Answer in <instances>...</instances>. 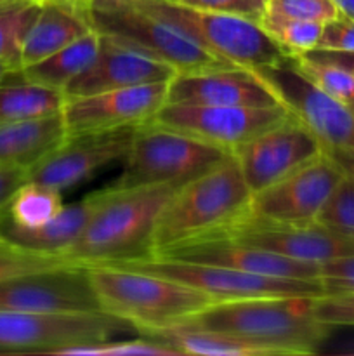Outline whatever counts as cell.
I'll list each match as a JSON object with an SVG mask.
<instances>
[{"mask_svg": "<svg viewBox=\"0 0 354 356\" xmlns=\"http://www.w3.org/2000/svg\"><path fill=\"white\" fill-rule=\"evenodd\" d=\"M316 299L266 296L214 301L184 322L250 341L274 356L312 355L332 330L316 316Z\"/></svg>", "mask_w": 354, "mask_h": 356, "instance_id": "6da1fadb", "label": "cell"}, {"mask_svg": "<svg viewBox=\"0 0 354 356\" xmlns=\"http://www.w3.org/2000/svg\"><path fill=\"white\" fill-rule=\"evenodd\" d=\"M179 188L172 184L127 190L104 186L103 202L62 259L94 266L149 257L160 212Z\"/></svg>", "mask_w": 354, "mask_h": 356, "instance_id": "7a4b0ae2", "label": "cell"}, {"mask_svg": "<svg viewBox=\"0 0 354 356\" xmlns=\"http://www.w3.org/2000/svg\"><path fill=\"white\" fill-rule=\"evenodd\" d=\"M250 191L235 155L180 186L162 209L151 256L224 232L248 214Z\"/></svg>", "mask_w": 354, "mask_h": 356, "instance_id": "3957f363", "label": "cell"}, {"mask_svg": "<svg viewBox=\"0 0 354 356\" xmlns=\"http://www.w3.org/2000/svg\"><path fill=\"white\" fill-rule=\"evenodd\" d=\"M87 268L101 309L128 322L137 334L184 322L214 302L198 289L148 271L108 264Z\"/></svg>", "mask_w": 354, "mask_h": 356, "instance_id": "277c9868", "label": "cell"}, {"mask_svg": "<svg viewBox=\"0 0 354 356\" xmlns=\"http://www.w3.org/2000/svg\"><path fill=\"white\" fill-rule=\"evenodd\" d=\"M94 31L167 63L177 73L226 66L139 0H73Z\"/></svg>", "mask_w": 354, "mask_h": 356, "instance_id": "5b68a950", "label": "cell"}, {"mask_svg": "<svg viewBox=\"0 0 354 356\" xmlns=\"http://www.w3.org/2000/svg\"><path fill=\"white\" fill-rule=\"evenodd\" d=\"M231 153L189 134L148 122L135 129L124 170L108 186L117 190L160 184L184 186Z\"/></svg>", "mask_w": 354, "mask_h": 356, "instance_id": "8992f818", "label": "cell"}, {"mask_svg": "<svg viewBox=\"0 0 354 356\" xmlns=\"http://www.w3.org/2000/svg\"><path fill=\"white\" fill-rule=\"evenodd\" d=\"M162 16L201 49L228 65L255 70L287 58L288 52L269 37L262 24L250 17L212 13L183 6L176 0H139Z\"/></svg>", "mask_w": 354, "mask_h": 356, "instance_id": "52a82bcc", "label": "cell"}, {"mask_svg": "<svg viewBox=\"0 0 354 356\" xmlns=\"http://www.w3.org/2000/svg\"><path fill=\"white\" fill-rule=\"evenodd\" d=\"M135 332L110 313H24L0 309V353L59 355L71 346L103 343Z\"/></svg>", "mask_w": 354, "mask_h": 356, "instance_id": "ba28073f", "label": "cell"}, {"mask_svg": "<svg viewBox=\"0 0 354 356\" xmlns=\"http://www.w3.org/2000/svg\"><path fill=\"white\" fill-rule=\"evenodd\" d=\"M108 266L130 268L148 271L170 280L183 282L210 296L212 301H233V299L266 298V296H325L318 280H292L273 278L262 275L245 273L235 268L219 264L196 263V261L176 259L167 256H149L141 259L120 261Z\"/></svg>", "mask_w": 354, "mask_h": 356, "instance_id": "9c48e42d", "label": "cell"}, {"mask_svg": "<svg viewBox=\"0 0 354 356\" xmlns=\"http://www.w3.org/2000/svg\"><path fill=\"white\" fill-rule=\"evenodd\" d=\"M253 72L269 86L281 104L318 138L325 149L354 152V110L309 82L290 54Z\"/></svg>", "mask_w": 354, "mask_h": 356, "instance_id": "30bf717a", "label": "cell"}, {"mask_svg": "<svg viewBox=\"0 0 354 356\" xmlns=\"http://www.w3.org/2000/svg\"><path fill=\"white\" fill-rule=\"evenodd\" d=\"M342 177L344 170L323 149L304 167L252 193L246 216L280 225L314 222Z\"/></svg>", "mask_w": 354, "mask_h": 356, "instance_id": "8fae6325", "label": "cell"}, {"mask_svg": "<svg viewBox=\"0 0 354 356\" xmlns=\"http://www.w3.org/2000/svg\"><path fill=\"white\" fill-rule=\"evenodd\" d=\"M0 309L24 313H99L85 264L62 263L0 282Z\"/></svg>", "mask_w": 354, "mask_h": 356, "instance_id": "7c38bea8", "label": "cell"}, {"mask_svg": "<svg viewBox=\"0 0 354 356\" xmlns=\"http://www.w3.org/2000/svg\"><path fill=\"white\" fill-rule=\"evenodd\" d=\"M283 104L274 106H205L167 103L149 120L205 143L235 152L266 129L290 117Z\"/></svg>", "mask_w": 354, "mask_h": 356, "instance_id": "4fadbf2b", "label": "cell"}, {"mask_svg": "<svg viewBox=\"0 0 354 356\" xmlns=\"http://www.w3.org/2000/svg\"><path fill=\"white\" fill-rule=\"evenodd\" d=\"M137 127L66 136L45 159L28 170V181L65 193L92 179L97 172L121 162Z\"/></svg>", "mask_w": 354, "mask_h": 356, "instance_id": "5bb4252c", "label": "cell"}, {"mask_svg": "<svg viewBox=\"0 0 354 356\" xmlns=\"http://www.w3.org/2000/svg\"><path fill=\"white\" fill-rule=\"evenodd\" d=\"M323 153V145L294 115L233 152L250 191L264 190Z\"/></svg>", "mask_w": 354, "mask_h": 356, "instance_id": "9a60e30c", "label": "cell"}, {"mask_svg": "<svg viewBox=\"0 0 354 356\" xmlns=\"http://www.w3.org/2000/svg\"><path fill=\"white\" fill-rule=\"evenodd\" d=\"M169 82L124 87L90 96L66 97L62 108L66 136L148 124L158 113L160 108L167 104Z\"/></svg>", "mask_w": 354, "mask_h": 356, "instance_id": "2e32d148", "label": "cell"}, {"mask_svg": "<svg viewBox=\"0 0 354 356\" xmlns=\"http://www.w3.org/2000/svg\"><path fill=\"white\" fill-rule=\"evenodd\" d=\"M219 233L259 249L319 266L339 257L354 256V236L333 232L318 221L307 225H280L245 216Z\"/></svg>", "mask_w": 354, "mask_h": 356, "instance_id": "e0dca14e", "label": "cell"}, {"mask_svg": "<svg viewBox=\"0 0 354 356\" xmlns=\"http://www.w3.org/2000/svg\"><path fill=\"white\" fill-rule=\"evenodd\" d=\"M167 103L205 106H274L281 104L253 70L226 65L176 73L169 82Z\"/></svg>", "mask_w": 354, "mask_h": 356, "instance_id": "ac0fdd59", "label": "cell"}, {"mask_svg": "<svg viewBox=\"0 0 354 356\" xmlns=\"http://www.w3.org/2000/svg\"><path fill=\"white\" fill-rule=\"evenodd\" d=\"M176 73V68L167 63L101 35L99 52L89 68L68 83L65 96L80 97L124 87L169 82Z\"/></svg>", "mask_w": 354, "mask_h": 356, "instance_id": "d6986e66", "label": "cell"}, {"mask_svg": "<svg viewBox=\"0 0 354 356\" xmlns=\"http://www.w3.org/2000/svg\"><path fill=\"white\" fill-rule=\"evenodd\" d=\"M158 256L219 264V266L235 268V270L245 271V273L273 278L318 280L319 277V264L295 261L292 257L271 252V250L238 242V240L229 238L222 233L191 240V242L183 243V245L176 247L169 252L158 254Z\"/></svg>", "mask_w": 354, "mask_h": 356, "instance_id": "ffe728a7", "label": "cell"}, {"mask_svg": "<svg viewBox=\"0 0 354 356\" xmlns=\"http://www.w3.org/2000/svg\"><path fill=\"white\" fill-rule=\"evenodd\" d=\"M106 190H97L85 195L75 204L65 205L51 221L38 228L21 229L0 221V236L14 245L42 256L61 257L76 242L89 219L103 202Z\"/></svg>", "mask_w": 354, "mask_h": 356, "instance_id": "44dd1931", "label": "cell"}, {"mask_svg": "<svg viewBox=\"0 0 354 356\" xmlns=\"http://www.w3.org/2000/svg\"><path fill=\"white\" fill-rule=\"evenodd\" d=\"M90 30L73 0H42L21 45V68L42 61Z\"/></svg>", "mask_w": 354, "mask_h": 356, "instance_id": "7402d4cb", "label": "cell"}, {"mask_svg": "<svg viewBox=\"0 0 354 356\" xmlns=\"http://www.w3.org/2000/svg\"><path fill=\"white\" fill-rule=\"evenodd\" d=\"M65 139L62 113L33 120H0V165L30 170Z\"/></svg>", "mask_w": 354, "mask_h": 356, "instance_id": "603a6c76", "label": "cell"}, {"mask_svg": "<svg viewBox=\"0 0 354 356\" xmlns=\"http://www.w3.org/2000/svg\"><path fill=\"white\" fill-rule=\"evenodd\" d=\"M139 336L169 344L177 355L194 356H274L269 350L231 334L187 322L144 330Z\"/></svg>", "mask_w": 354, "mask_h": 356, "instance_id": "cb8c5ba5", "label": "cell"}, {"mask_svg": "<svg viewBox=\"0 0 354 356\" xmlns=\"http://www.w3.org/2000/svg\"><path fill=\"white\" fill-rule=\"evenodd\" d=\"M99 45L101 35L90 30L89 33L76 38L75 42L59 49L42 61L21 68V76L30 82L44 83V86L54 87L65 92L68 83L89 68L99 52Z\"/></svg>", "mask_w": 354, "mask_h": 356, "instance_id": "d4e9b609", "label": "cell"}, {"mask_svg": "<svg viewBox=\"0 0 354 356\" xmlns=\"http://www.w3.org/2000/svg\"><path fill=\"white\" fill-rule=\"evenodd\" d=\"M62 90L23 79L21 72L0 86V120H33L62 113Z\"/></svg>", "mask_w": 354, "mask_h": 356, "instance_id": "484cf974", "label": "cell"}, {"mask_svg": "<svg viewBox=\"0 0 354 356\" xmlns=\"http://www.w3.org/2000/svg\"><path fill=\"white\" fill-rule=\"evenodd\" d=\"M62 207V193L26 181L16 191L0 221L21 229L38 228L51 221Z\"/></svg>", "mask_w": 354, "mask_h": 356, "instance_id": "4316f807", "label": "cell"}, {"mask_svg": "<svg viewBox=\"0 0 354 356\" xmlns=\"http://www.w3.org/2000/svg\"><path fill=\"white\" fill-rule=\"evenodd\" d=\"M42 0L0 3V63L21 70V45Z\"/></svg>", "mask_w": 354, "mask_h": 356, "instance_id": "83f0119b", "label": "cell"}, {"mask_svg": "<svg viewBox=\"0 0 354 356\" xmlns=\"http://www.w3.org/2000/svg\"><path fill=\"white\" fill-rule=\"evenodd\" d=\"M259 23L269 33V37L292 56L305 54L318 47L323 31V23L288 19V17L269 16V14H262Z\"/></svg>", "mask_w": 354, "mask_h": 356, "instance_id": "f1b7e54d", "label": "cell"}, {"mask_svg": "<svg viewBox=\"0 0 354 356\" xmlns=\"http://www.w3.org/2000/svg\"><path fill=\"white\" fill-rule=\"evenodd\" d=\"M295 68L314 83L319 90L326 92L328 96L351 104L354 101V76L347 70L333 65V63L316 59L312 56L301 54L292 56Z\"/></svg>", "mask_w": 354, "mask_h": 356, "instance_id": "f546056e", "label": "cell"}, {"mask_svg": "<svg viewBox=\"0 0 354 356\" xmlns=\"http://www.w3.org/2000/svg\"><path fill=\"white\" fill-rule=\"evenodd\" d=\"M58 356H177L176 350L151 337H137L127 341H103L82 344L62 350Z\"/></svg>", "mask_w": 354, "mask_h": 356, "instance_id": "4dcf8cb0", "label": "cell"}, {"mask_svg": "<svg viewBox=\"0 0 354 356\" xmlns=\"http://www.w3.org/2000/svg\"><path fill=\"white\" fill-rule=\"evenodd\" d=\"M316 221L333 232L354 236V177L344 172Z\"/></svg>", "mask_w": 354, "mask_h": 356, "instance_id": "1f68e13d", "label": "cell"}, {"mask_svg": "<svg viewBox=\"0 0 354 356\" xmlns=\"http://www.w3.org/2000/svg\"><path fill=\"white\" fill-rule=\"evenodd\" d=\"M62 263H68V261L61 259V257L30 252V250L21 249V247L14 245L9 240L0 236V282L7 280V278L19 277V275L59 266Z\"/></svg>", "mask_w": 354, "mask_h": 356, "instance_id": "d6a6232c", "label": "cell"}, {"mask_svg": "<svg viewBox=\"0 0 354 356\" xmlns=\"http://www.w3.org/2000/svg\"><path fill=\"white\" fill-rule=\"evenodd\" d=\"M264 14L325 24L340 13L333 0H267Z\"/></svg>", "mask_w": 354, "mask_h": 356, "instance_id": "836d02e7", "label": "cell"}, {"mask_svg": "<svg viewBox=\"0 0 354 356\" xmlns=\"http://www.w3.org/2000/svg\"><path fill=\"white\" fill-rule=\"evenodd\" d=\"M318 280L325 296L354 294V256L323 263Z\"/></svg>", "mask_w": 354, "mask_h": 356, "instance_id": "e575fe53", "label": "cell"}, {"mask_svg": "<svg viewBox=\"0 0 354 356\" xmlns=\"http://www.w3.org/2000/svg\"><path fill=\"white\" fill-rule=\"evenodd\" d=\"M316 316L330 329L354 327V294L321 296L316 299Z\"/></svg>", "mask_w": 354, "mask_h": 356, "instance_id": "d590c367", "label": "cell"}, {"mask_svg": "<svg viewBox=\"0 0 354 356\" xmlns=\"http://www.w3.org/2000/svg\"><path fill=\"white\" fill-rule=\"evenodd\" d=\"M183 6L212 13L235 14V16L250 17L259 21L266 10L267 0H176Z\"/></svg>", "mask_w": 354, "mask_h": 356, "instance_id": "8d00e7d4", "label": "cell"}, {"mask_svg": "<svg viewBox=\"0 0 354 356\" xmlns=\"http://www.w3.org/2000/svg\"><path fill=\"white\" fill-rule=\"evenodd\" d=\"M316 49L333 52H354V21L339 16L323 24L321 38Z\"/></svg>", "mask_w": 354, "mask_h": 356, "instance_id": "74e56055", "label": "cell"}, {"mask_svg": "<svg viewBox=\"0 0 354 356\" xmlns=\"http://www.w3.org/2000/svg\"><path fill=\"white\" fill-rule=\"evenodd\" d=\"M28 181V170L21 167L0 165V219L6 214L16 191Z\"/></svg>", "mask_w": 354, "mask_h": 356, "instance_id": "f35d334b", "label": "cell"}, {"mask_svg": "<svg viewBox=\"0 0 354 356\" xmlns=\"http://www.w3.org/2000/svg\"><path fill=\"white\" fill-rule=\"evenodd\" d=\"M305 54L312 56V58L316 59H323V61L333 63V65L347 70V72L354 76V52H333V51H323V49H312V51L305 52Z\"/></svg>", "mask_w": 354, "mask_h": 356, "instance_id": "ab89813d", "label": "cell"}, {"mask_svg": "<svg viewBox=\"0 0 354 356\" xmlns=\"http://www.w3.org/2000/svg\"><path fill=\"white\" fill-rule=\"evenodd\" d=\"M325 152L339 163L340 169H342L347 176L354 177V152H346V149H325Z\"/></svg>", "mask_w": 354, "mask_h": 356, "instance_id": "60d3db41", "label": "cell"}, {"mask_svg": "<svg viewBox=\"0 0 354 356\" xmlns=\"http://www.w3.org/2000/svg\"><path fill=\"white\" fill-rule=\"evenodd\" d=\"M333 2H335L337 9L342 16L354 21V0H333Z\"/></svg>", "mask_w": 354, "mask_h": 356, "instance_id": "b9f144b4", "label": "cell"}, {"mask_svg": "<svg viewBox=\"0 0 354 356\" xmlns=\"http://www.w3.org/2000/svg\"><path fill=\"white\" fill-rule=\"evenodd\" d=\"M17 72H19V70L6 65V63H0V86H2L3 82H7V80H9L12 75H16Z\"/></svg>", "mask_w": 354, "mask_h": 356, "instance_id": "7bdbcfd3", "label": "cell"}, {"mask_svg": "<svg viewBox=\"0 0 354 356\" xmlns=\"http://www.w3.org/2000/svg\"><path fill=\"white\" fill-rule=\"evenodd\" d=\"M7 2H17V0H0V3H7Z\"/></svg>", "mask_w": 354, "mask_h": 356, "instance_id": "ee69618b", "label": "cell"}, {"mask_svg": "<svg viewBox=\"0 0 354 356\" xmlns=\"http://www.w3.org/2000/svg\"><path fill=\"white\" fill-rule=\"evenodd\" d=\"M347 353H354V348H353V350H347Z\"/></svg>", "mask_w": 354, "mask_h": 356, "instance_id": "f6af8a7d", "label": "cell"}, {"mask_svg": "<svg viewBox=\"0 0 354 356\" xmlns=\"http://www.w3.org/2000/svg\"><path fill=\"white\" fill-rule=\"evenodd\" d=\"M349 106H351V108H353V110H354V101H353V103H351V104H349Z\"/></svg>", "mask_w": 354, "mask_h": 356, "instance_id": "bcb514c9", "label": "cell"}]
</instances>
